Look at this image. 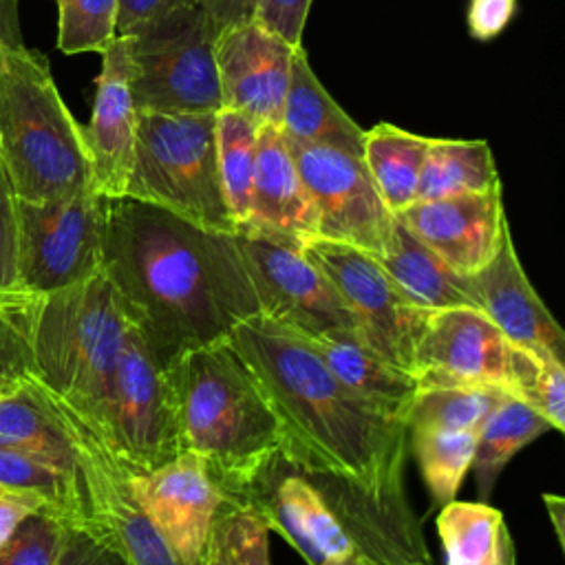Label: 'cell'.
Listing matches in <instances>:
<instances>
[{
	"label": "cell",
	"instance_id": "6da1fadb",
	"mask_svg": "<svg viewBox=\"0 0 565 565\" xmlns=\"http://www.w3.org/2000/svg\"><path fill=\"white\" fill-rule=\"evenodd\" d=\"M102 274L161 369L260 316L236 234L132 196H102Z\"/></svg>",
	"mask_w": 565,
	"mask_h": 565
},
{
	"label": "cell",
	"instance_id": "7a4b0ae2",
	"mask_svg": "<svg viewBox=\"0 0 565 565\" xmlns=\"http://www.w3.org/2000/svg\"><path fill=\"white\" fill-rule=\"evenodd\" d=\"M230 342L271 406L280 461L305 477L331 479L377 508H404L406 426L344 386L294 331L254 316Z\"/></svg>",
	"mask_w": 565,
	"mask_h": 565
},
{
	"label": "cell",
	"instance_id": "3957f363",
	"mask_svg": "<svg viewBox=\"0 0 565 565\" xmlns=\"http://www.w3.org/2000/svg\"><path fill=\"white\" fill-rule=\"evenodd\" d=\"M183 450L194 452L223 497H243L280 461L282 433L230 338L185 351L166 369Z\"/></svg>",
	"mask_w": 565,
	"mask_h": 565
},
{
	"label": "cell",
	"instance_id": "277c9868",
	"mask_svg": "<svg viewBox=\"0 0 565 565\" xmlns=\"http://www.w3.org/2000/svg\"><path fill=\"white\" fill-rule=\"evenodd\" d=\"M0 157L20 201L93 192L84 126L73 117L44 55L0 46Z\"/></svg>",
	"mask_w": 565,
	"mask_h": 565
},
{
	"label": "cell",
	"instance_id": "5b68a950",
	"mask_svg": "<svg viewBox=\"0 0 565 565\" xmlns=\"http://www.w3.org/2000/svg\"><path fill=\"white\" fill-rule=\"evenodd\" d=\"M126 318L99 271L44 294L35 320V380L99 424L126 335Z\"/></svg>",
	"mask_w": 565,
	"mask_h": 565
},
{
	"label": "cell",
	"instance_id": "8992f818",
	"mask_svg": "<svg viewBox=\"0 0 565 565\" xmlns=\"http://www.w3.org/2000/svg\"><path fill=\"white\" fill-rule=\"evenodd\" d=\"M124 196L166 207L196 225L236 234L216 159L214 113H137Z\"/></svg>",
	"mask_w": 565,
	"mask_h": 565
},
{
	"label": "cell",
	"instance_id": "52a82bcc",
	"mask_svg": "<svg viewBox=\"0 0 565 565\" xmlns=\"http://www.w3.org/2000/svg\"><path fill=\"white\" fill-rule=\"evenodd\" d=\"M137 110L216 113L223 108L216 29L196 0H177L124 35Z\"/></svg>",
	"mask_w": 565,
	"mask_h": 565
},
{
	"label": "cell",
	"instance_id": "ba28073f",
	"mask_svg": "<svg viewBox=\"0 0 565 565\" xmlns=\"http://www.w3.org/2000/svg\"><path fill=\"white\" fill-rule=\"evenodd\" d=\"M75 457L79 514L73 521L130 565H183L132 494L128 468L104 433L68 402L44 388Z\"/></svg>",
	"mask_w": 565,
	"mask_h": 565
},
{
	"label": "cell",
	"instance_id": "9c48e42d",
	"mask_svg": "<svg viewBox=\"0 0 565 565\" xmlns=\"http://www.w3.org/2000/svg\"><path fill=\"white\" fill-rule=\"evenodd\" d=\"M95 426L130 472L154 470L185 452L172 382L132 327H126L106 411Z\"/></svg>",
	"mask_w": 565,
	"mask_h": 565
},
{
	"label": "cell",
	"instance_id": "30bf717a",
	"mask_svg": "<svg viewBox=\"0 0 565 565\" xmlns=\"http://www.w3.org/2000/svg\"><path fill=\"white\" fill-rule=\"evenodd\" d=\"M300 252L331 280L353 313L360 338L388 364L411 373L415 342L430 309L413 305L377 258L360 247L313 238Z\"/></svg>",
	"mask_w": 565,
	"mask_h": 565
},
{
	"label": "cell",
	"instance_id": "8fae6325",
	"mask_svg": "<svg viewBox=\"0 0 565 565\" xmlns=\"http://www.w3.org/2000/svg\"><path fill=\"white\" fill-rule=\"evenodd\" d=\"M102 271V196L79 192L29 203L18 199V278L53 294Z\"/></svg>",
	"mask_w": 565,
	"mask_h": 565
},
{
	"label": "cell",
	"instance_id": "7c38bea8",
	"mask_svg": "<svg viewBox=\"0 0 565 565\" xmlns=\"http://www.w3.org/2000/svg\"><path fill=\"white\" fill-rule=\"evenodd\" d=\"M287 146L316 210L318 238L347 243L380 256L395 216L382 203L362 157L291 139H287Z\"/></svg>",
	"mask_w": 565,
	"mask_h": 565
},
{
	"label": "cell",
	"instance_id": "4fadbf2b",
	"mask_svg": "<svg viewBox=\"0 0 565 565\" xmlns=\"http://www.w3.org/2000/svg\"><path fill=\"white\" fill-rule=\"evenodd\" d=\"M260 316L296 335L358 331L355 318L331 280L296 247L258 234L236 232Z\"/></svg>",
	"mask_w": 565,
	"mask_h": 565
},
{
	"label": "cell",
	"instance_id": "5bb4252c",
	"mask_svg": "<svg viewBox=\"0 0 565 565\" xmlns=\"http://www.w3.org/2000/svg\"><path fill=\"white\" fill-rule=\"evenodd\" d=\"M508 349L510 340L479 309H430L415 342L411 373L419 388L486 384L508 393Z\"/></svg>",
	"mask_w": 565,
	"mask_h": 565
},
{
	"label": "cell",
	"instance_id": "9a60e30c",
	"mask_svg": "<svg viewBox=\"0 0 565 565\" xmlns=\"http://www.w3.org/2000/svg\"><path fill=\"white\" fill-rule=\"evenodd\" d=\"M128 479L135 499L174 556L183 565H199L223 499L203 461L185 450L154 470H128Z\"/></svg>",
	"mask_w": 565,
	"mask_h": 565
},
{
	"label": "cell",
	"instance_id": "2e32d148",
	"mask_svg": "<svg viewBox=\"0 0 565 565\" xmlns=\"http://www.w3.org/2000/svg\"><path fill=\"white\" fill-rule=\"evenodd\" d=\"M291 46L258 20L225 26L216 33L214 57L221 102L263 124H280L289 86Z\"/></svg>",
	"mask_w": 565,
	"mask_h": 565
},
{
	"label": "cell",
	"instance_id": "e0dca14e",
	"mask_svg": "<svg viewBox=\"0 0 565 565\" xmlns=\"http://www.w3.org/2000/svg\"><path fill=\"white\" fill-rule=\"evenodd\" d=\"M395 218L461 276L490 263L510 232L501 185L486 192L415 201Z\"/></svg>",
	"mask_w": 565,
	"mask_h": 565
},
{
	"label": "cell",
	"instance_id": "ac0fdd59",
	"mask_svg": "<svg viewBox=\"0 0 565 565\" xmlns=\"http://www.w3.org/2000/svg\"><path fill=\"white\" fill-rule=\"evenodd\" d=\"M137 113L130 88L128 40L117 35L102 51L93 113L84 126L93 192L99 196H124L126 192L137 139Z\"/></svg>",
	"mask_w": 565,
	"mask_h": 565
},
{
	"label": "cell",
	"instance_id": "d6986e66",
	"mask_svg": "<svg viewBox=\"0 0 565 565\" xmlns=\"http://www.w3.org/2000/svg\"><path fill=\"white\" fill-rule=\"evenodd\" d=\"M238 232L258 234L296 249L318 238L316 210L276 124H263L258 130L249 212Z\"/></svg>",
	"mask_w": 565,
	"mask_h": 565
},
{
	"label": "cell",
	"instance_id": "ffe728a7",
	"mask_svg": "<svg viewBox=\"0 0 565 565\" xmlns=\"http://www.w3.org/2000/svg\"><path fill=\"white\" fill-rule=\"evenodd\" d=\"M466 294L470 305L486 313L510 342L539 347L563 360L565 333L523 271L512 232L490 263L466 276Z\"/></svg>",
	"mask_w": 565,
	"mask_h": 565
},
{
	"label": "cell",
	"instance_id": "44dd1931",
	"mask_svg": "<svg viewBox=\"0 0 565 565\" xmlns=\"http://www.w3.org/2000/svg\"><path fill=\"white\" fill-rule=\"evenodd\" d=\"M302 340L344 386L404 424V415L419 391L417 380L408 371L388 364L358 331H324Z\"/></svg>",
	"mask_w": 565,
	"mask_h": 565
},
{
	"label": "cell",
	"instance_id": "7402d4cb",
	"mask_svg": "<svg viewBox=\"0 0 565 565\" xmlns=\"http://www.w3.org/2000/svg\"><path fill=\"white\" fill-rule=\"evenodd\" d=\"M280 130L287 139L300 143L329 146L362 157L364 130L327 93L309 66L305 46L291 57L289 86L280 113Z\"/></svg>",
	"mask_w": 565,
	"mask_h": 565
},
{
	"label": "cell",
	"instance_id": "603a6c76",
	"mask_svg": "<svg viewBox=\"0 0 565 565\" xmlns=\"http://www.w3.org/2000/svg\"><path fill=\"white\" fill-rule=\"evenodd\" d=\"M375 258L413 305L422 309L472 307L466 294V276L448 267L397 218L384 252Z\"/></svg>",
	"mask_w": 565,
	"mask_h": 565
},
{
	"label": "cell",
	"instance_id": "cb8c5ba5",
	"mask_svg": "<svg viewBox=\"0 0 565 565\" xmlns=\"http://www.w3.org/2000/svg\"><path fill=\"white\" fill-rule=\"evenodd\" d=\"M0 446L75 470L71 439L35 377L22 380L0 395Z\"/></svg>",
	"mask_w": 565,
	"mask_h": 565
},
{
	"label": "cell",
	"instance_id": "d4e9b609",
	"mask_svg": "<svg viewBox=\"0 0 565 565\" xmlns=\"http://www.w3.org/2000/svg\"><path fill=\"white\" fill-rule=\"evenodd\" d=\"M428 141L430 137L415 135L388 121H380L371 130H364L362 161L382 203L393 216L417 199V183Z\"/></svg>",
	"mask_w": 565,
	"mask_h": 565
},
{
	"label": "cell",
	"instance_id": "484cf974",
	"mask_svg": "<svg viewBox=\"0 0 565 565\" xmlns=\"http://www.w3.org/2000/svg\"><path fill=\"white\" fill-rule=\"evenodd\" d=\"M497 185H501V179L486 139L430 137L415 201L486 192Z\"/></svg>",
	"mask_w": 565,
	"mask_h": 565
},
{
	"label": "cell",
	"instance_id": "4316f807",
	"mask_svg": "<svg viewBox=\"0 0 565 565\" xmlns=\"http://www.w3.org/2000/svg\"><path fill=\"white\" fill-rule=\"evenodd\" d=\"M552 426L525 402L508 395L479 426L470 468L481 501H488L505 463Z\"/></svg>",
	"mask_w": 565,
	"mask_h": 565
},
{
	"label": "cell",
	"instance_id": "83f0119b",
	"mask_svg": "<svg viewBox=\"0 0 565 565\" xmlns=\"http://www.w3.org/2000/svg\"><path fill=\"white\" fill-rule=\"evenodd\" d=\"M508 397L499 386L450 384L424 386L415 393L406 415V430H472Z\"/></svg>",
	"mask_w": 565,
	"mask_h": 565
},
{
	"label": "cell",
	"instance_id": "f1b7e54d",
	"mask_svg": "<svg viewBox=\"0 0 565 565\" xmlns=\"http://www.w3.org/2000/svg\"><path fill=\"white\" fill-rule=\"evenodd\" d=\"M260 124L249 115L221 108L214 113L216 159L223 196L236 232L245 225L249 212V192L256 168V141Z\"/></svg>",
	"mask_w": 565,
	"mask_h": 565
},
{
	"label": "cell",
	"instance_id": "f546056e",
	"mask_svg": "<svg viewBox=\"0 0 565 565\" xmlns=\"http://www.w3.org/2000/svg\"><path fill=\"white\" fill-rule=\"evenodd\" d=\"M508 393L534 408L556 433L565 430V366L554 353L510 342Z\"/></svg>",
	"mask_w": 565,
	"mask_h": 565
},
{
	"label": "cell",
	"instance_id": "4dcf8cb0",
	"mask_svg": "<svg viewBox=\"0 0 565 565\" xmlns=\"http://www.w3.org/2000/svg\"><path fill=\"white\" fill-rule=\"evenodd\" d=\"M422 477L433 499V508H444L455 499L470 470L477 433L472 430H408Z\"/></svg>",
	"mask_w": 565,
	"mask_h": 565
},
{
	"label": "cell",
	"instance_id": "1f68e13d",
	"mask_svg": "<svg viewBox=\"0 0 565 565\" xmlns=\"http://www.w3.org/2000/svg\"><path fill=\"white\" fill-rule=\"evenodd\" d=\"M503 530V514L486 501L470 503L452 499L437 514V534L448 565H477L488 561Z\"/></svg>",
	"mask_w": 565,
	"mask_h": 565
},
{
	"label": "cell",
	"instance_id": "d6a6232c",
	"mask_svg": "<svg viewBox=\"0 0 565 565\" xmlns=\"http://www.w3.org/2000/svg\"><path fill=\"white\" fill-rule=\"evenodd\" d=\"M269 527L260 512L241 499L223 497L207 547L216 565H269Z\"/></svg>",
	"mask_w": 565,
	"mask_h": 565
},
{
	"label": "cell",
	"instance_id": "836d02e7",
	"mask_svg": "<svg viewBox=\"0 0 565 565\" xmlns=\"http://www.w3.org/2000/svg\"><path fill=\"white\" fill-rule=\"evenodd\" d=\"M42 294L26 287L0 289V386L35 377L33 335Z\"/></svg>",
	"mask_w": 565,
	"mask_h": 565
},
{
	"label": "cell",
	"instance_id": "e575fe53",
	"mask_svg": "<svg viewBox=\"0 0 565 565\" xmlns=\"http://www.w3.org/2000/svg\"><path fill=\"white\" fill-rule=\"evenodd\" d=\"M0 486L40 492L55 510L64 514L66 523H73L79 514L75 470H64L57 463L31 452L0 446Z\"/></svg>",
	"mask_w": 565,
	"mask_h": 565
},
{
	"label": "cell",
	"instance_id": "d590c367",
	"mask_svg": "<svg viewBox=\"0 0 565 565\" xmlns=\"http://www.w3.org/2000/svg\"><path fill=\"white\" fill-rule=\"evenodd\" d=\"M117 38V0H57V49L102 53Z\"/></svg>",
	"mask_w": 565,
	"mask_h": 565
},
{
	"label": "cell",
	"instance_id": "8d00e7d4",
	"mask_svg": "<svg viewBox=\"0 0 565 565\" xmlns=\"http://www.w3.org/2000/svg\"><path fill=\"white\" fill-rule=\"evenodd\" d=\"M66 519L44 505L31 512L0 545V565H57Z\"/></svg>",
	"mask_w": 565,
	"mask_h": 565
},
{
	"label": "cell",
	"instance_id": "74e56055",
	"mask_svg": "<svg viewBox=\"0 0 565 565\" xmlns=\"http://www.w3.org/2000/svg\"><path fill=\"white\" fill-rule=\"evenodd\" d=\"M20 287L18 278V196L0 157V289Z\"/></svg>",
	"mask_w": 565,
	"mask_h": 565
},
{
	"label": "cell",
	"instance_id": "f35d334b",
	"mask_svg": "<svg viewBox=\"0 0 565 565\" xmlns=\"http://www.w3.org/2000/svg\"><path fill=\"white\" fill-rule=\"evenodd\" d=\"M313 0H260L256 18L291 46H302V31Z\"/></svg>",
	"mask_w": 565,
	"mask_h": 565
},
{
	"label": "cell",
	"instance_id": "ab89813d",
	"mask_svg": "<svg viewBox=\"0 0 565 565\" xmlns=\"http://www.w3.org/2000/svg\"><path fill=\"white\" fill-rule=\"evenodd\" d=\"M57 565H130L113 547L95 539L88 530L75 523H66L64 543Z\"/></svg>",
	"mask_w": 565,
	"mask_h": 565
},
{
	"label": "cell",
	"instance_id": "60d3db41",
	"mask_svg": "<svg viewBox=\"0 0 565 565\" xmlns=\"http://www.w3.org/2000/svg\"><path fill=\"white\" fill-rule=\"evenodd\" d=\"M519 0H470L466 11L468 33L479 42L501 35L516 13Z\"/></svg>",
	"mask_w": 565,
	"mask_h": 565
},
{
	"label": "cell",
	"instance_id": "b9f144b4",
	"mask_svg": "<svg viewBox=\"0 0 565 565\" xmlns=\"http://www.w3.org/2000/svg\"><path fill=\"white\" fill-rule=\"evenodd\" d=\"M51 505L46 497L35 490H20L0 486V545L13 534V530L35 510ZM53 508V505H51Z\"/></svg>",
	"mask_w": 565,
	"mask_h": 565
},
{
	"label": "cell",
	"instance_id": "7bdbcfd3",
	"mask_svg": "<svg viewBox=\"0 0 565 565\" xmlns=\"http://www.w3.org/2000/svg\"><path fill=\"white\" fill-rule=\"evenodd\" d=\"M207 18L212 20L216 33L225 26L249 22L256 18L260 0H196Z\"/></svg>",
	"mask_w": 565,
	"mask_h": 565
},
{
	"label": "cell",
	"instance_id": "ee69618b",
	"mask_svg": "<svg viewBox=\"0 0 565 565\" xmlns=\"http://www.w3.org/2000/svg\"><path fill=\"white\" fill-rule=\"evenodd\" d=\"M172 2L177 0H117V35H128Z\"/></svg>",
	"mask_w": 565,
	"mask_h": 565
},
{
	"label": "cell",
	"instance_id": "f6af8a7d",
	"mask_svg": "<svg viewBox=\"0 0 565 565\" xmlns=\"http://www.w3.org/2000/svg\"><path fill=\"white\" fill-rule=\"evenodd\" d=\"M9 42H22L20 22H18V2L0 0V46Z\"/></svg>",
	"mask_w": 565,
	"mask_h": 565
},
{
	"label": "cell",
	"instance_id": "bcb514c9",
	"mask_svg": "<svg viewBox=\"0 0 565 565\" xmlns=\"http://www.w3.org/2000/svg\"><path fill=\"white\" fill-rule=\"evenodd\" d=\"M543 503H545L547 516L552 521L556 541L561 547H565V499L558 494H543Z\"/></svg>",
	"mask_w": 565,
	"mask_h": 565
},
{
	"label": "cell",
	"instance_id": "7dc6e473",
	"mask_svg": "<svg viewBox=\"0 0 565 565\" xmlns=\"http://www.w3.org/2000/svg\"><path fill=\"white\" fill-rule=\"evenodd\" d=\"M477 565H514V543H512V536H510L508 527L501 532V539H499V545H497L494 554L488 561L477 563Z\"/></svg>",
	"mask_w": 565,
	"mask_h": 565
},
{
	"label": "cell",
	"instance_id": "c3c4849f",
	"mask_svg": "<svg viewBox=\"0 0 565 565\" xmlns=\"http://www.w3.org/2000/svg\"><path fill=\"white\" fill-rule=\"evenodd\" d=\"M320 565H375L362 550H351L342 556H335V558H324Z\"/></svg>",
	"mask_w": 565,
	"mask_h": 565
},
{
	"label": "cell",
	"instance_id": "681fc988",
	"mask_svg": "<svg viewBox=\"0 0 565 565\" xmlns=\"http://www.w3.org/2000/svg\"><path fill=\"white\" fill-rule=\"evenodd\" d=\"M199 565H216V563H214V558H212L210 547H205V554H203V558H201V563H199Z\"/></svg>",
	"mask_w": 565,
	"mask_h": 565
},
{
	"label": "cell",
	"instance_id": "f907efd6",
	"mask_svg": "<svg viewBox=\"0 0 565 565\" xmlns=\"http://www.w3.org/2000/svg\"><path fill=\"white\" fill-rule=\"evenodd\" d=\"M404 565H426V563H422V561H411V563H404Z\"/></svg>",
	"mask_w": 565,
	"mask_h": 565
},
{
	"label": "cell",
	"instance_id": "816d5d0a",
	"mask_svg": "<svg viewBox=\"0 0 565 565\" xmlns=\"http://www.w3.org/2000/svg\"><path fill=\"white\" fill-rule=\"evenodd\" d=\"M7 388H9V386H0V395H2Z\"/></svg>",
	"mask_w": 565,
	"mask_h": 565
}]
</instances>
